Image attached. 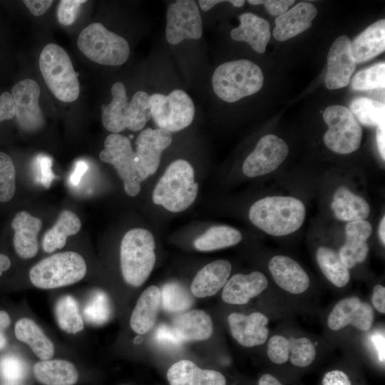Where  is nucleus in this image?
<instances>
[{
    "instance_id": "f257e3e1",
    "label": "nucleus",
    "mask_w": 385,
    "mask_h": 385,
    "mask_svg": "<svg viewBox=\"0 0 385 385\" xmlns=\"http://www.w3.org/2000/svg\"><path fill=\"white\" fill-rule=\"evenodd\" d=\"M305 216L304 203L287 196L265 197L255 202L249 211L250 222L274 236H284L297 231Z\"/></svg>"
},
{
    "instance_id": "f03ea898",
    "label": "nucleus",
    "mask_w": 385,
    "mask_h": 385,
    "mask_svg": "<svg viewBox=\"0 0 385 385\" xmlns=\"http://www.w3.org/2000/svg\"><path fill=\"white\" fill-rule=\"evenodd\" d=\"M111 92V103L102 107L103 127L112 133H118L125 129L132 131L143 129L151 118L150 95L138 91L128 101L125 87L121 82L115 83Z\"/></svg>"
},
{
    "instance_id": "7ed1b4c3",
    "label": "nucleus",
    "mask_w": 385,
    "mask_h": 385,
    "mask_svg": "<svg viewBox=\"0 0 385 385\" xmlns=\"http://www.w3.org/2000/svg\"><path fill=\"white\" fill-rule=\"evenodd\" d=\"M198 184L190 163L183 159L171 163L157 183L152 199L172 212L188 209L195 200Z\"/></svg>"
},
{
    "instance_id": "20e7f679",
    "label": "nucleus",
    "mask_w": 385,
    "mask_h": 385,
    "mask_svg": "<svg viewBox=\"0 0 385 385\" xmlns=\"http://www.w3.org/2000/svg\"><path fill=\"white\" fill-rule=\"evenodd\" d=\"M261 68L247 59L218 66L212 77V88L221 100L233 103L258 92L263 86Z\"/></svg>"
},
{
    "instance_id": "39448f33",
    "label": "nucleus",
    "mask_w": 385,
    "mask_h": 385,
    "mask_svg": "<svg viewBox=\"0 0 385 385\" xmlns=\"http://www.w3.org/2000/svg\"><path fill=\"white\" fill-rule=\"evenodd\" d=\"M155 247L154 237L146 229L134 228L124 235L120 259L122 275L128 284L138 287L148 278L155 263Z\"/></svg>"
},
{
    "instance_id": "423d86ee",
    "label": "nucleus",
    "mask_w": 385,
    "mask_h": 385,
    "mask_svg": "<svg viewBox=\"0 0 385 385\" xmlns=\"http://www.w3.org/2000/svg\"><path fill=\"white\" fill-rule=\"evenodd\" d=\"M39 68L47 87L56 98L72 102L78 98V73L62 47L53 43L46 45L40 54Z\"/></svg>"
},
{
    "instance_id": "0eeeda50",
    "label": "nucleus",
    "mask_w": 385,
    "mask_h": 385,
    "mask_svg": "<svg viewBox=\"0 0 385 385\" xmlns=\"http://www.w3.org/2000/svg\"><path fill=\"white\" fill-rule=\"evenodd\" d=\"M87 271L86 263L77 252L68 251L44 258L29 272L31 283L43 289H54L76 283Z\"/></svg>"
},
{
    "instance_id": "6e6552de",
    "label": "nucleus",
    "mask_w": 385,
    "mask_h": 385,
    "mask_svg": "<svg viewBox=\"0 0 385 385\" xmlns=\"http://www.w3.org/2000/svg\"><path fill=\"white\" fill-rule=\"evenodd\" d=\"M77 43L88 58L101 65H122L130 54L128 41L101 23L91 24L83 29Z\"/></svg>"
},
{
    "instance_id": "1a4fd4ad",
    "label": "nucleus",
    "mask_w": 385,
    "mask_h": 385,
    "mask_svg": "<svg viewBox=\"0 0 385 385\" xmlns=\"http://www.w3.org/2000/svg\"><path fill=\"white\" fill-rule=\"evenodd\" d=\"M150 111L158 128L172 133L191 124L195 115V106L185 91L175 89L168 95L158 93L150 96Z\"/></svg>"
},
{
    "instance_id": "9d476101",
    "label": "nucleus",
    "mask_w": 385,
    "mask_h": 385,
    "mask_svg": "<svg viewBox=\"0 0 385 385\" xmlns=\"http://www.w3.org/2000/svg\"><path fill=\"white\" fill-rule=\"evenodd\" d=\"M323 119L328 125L324 142L329 150L339 154H349L359 149L362 130L348 108L330 106L324 111Z\"/></svg>"
},
{
    "instance_id": "9b49d317",
    "label": "nucleus",
    "mask_w": 385,
    "mask_h": 385,
    "mask_svg": "<svg viewBox=\"0 0 385 385\" xmlns=\"http://www.w3.org/2000/svg\"><path fill=\"white\" fill-rule=\"evenodd\" d=\"M99 158L103 162L115 168L123 180L125 191L129 196L135 197L138 195L140 181L137 172L135 153L127 137L118 133L108 135Z\"/></svg>"
},
{
    "instance_id": "f8f14e48",
    "label": "nucleus",
    "mask_w": 385,
    "mask_h": 385,
    "mask_svg": "<svg viewBox=\"0 0 385 385\" xmlns=\"http://www.w3.org/2000/svg\"><path fill=\"white\" fill-rule=\"evenodd\" d=\"M165 37L177 45L185 39H199L202 34V18L195 1L178 0L168 5Z\"/></svg>"
},
{
    "instance_id": "ddd939ff",
    "label": "nucleus",
    "mask_w": 385,
    "mask_h": 385,
    "mask_svg": "<svg viewBox=\"0 0 385 385\" xmlns=\"http://www.w3.org/2000/svg\"><path fill=\"white\" fill-rule=\"evenodd\" d=\"M40 93L39 85L30 78L19 81L11 90L14 116L25 131H36L44 125V116L38 103Z\"/></svg>"
},
{
    "instance_id": "4468645a",
    "label": "nucleus",
    "mask_w": 385,
    "mask_h": 385,
    "mask_svg": "<svg viewBox=\"0 0 385 385\" xmlns=\"http://www.w3.org/2000/svg\"><path fill=\"white\" fill-rule=\"evenodd\" d=\"M172 140V133L160 128H148L140 133L135 141V153L140 183L157 171L161 154L170 145Z\"/></svg>"
},
{
    "instance_id": "2eb2a0df",
    "label": "nucleus",
    "mask_w": 385,
    "mask_h": 385,
    "mask_svg": "<svg viewBox=\"0 0 385 385\" xmlns=\"http://www.w3.org/2000/svg\"><path fill=\"white\" fill-rule=\"evenodd\" d=\"M288 153L289 147L282 139L273 134L265 135L244 161L242 171L250 178L268 174L283 163Z\"/></svg>"
},
{
    "instance_id": "dca6fc26",
    "label": "nucleus",
    "mask_w": 385,
    "mask_h": 385,
    "mask_svg": "<svg viewBox=\"0 0 385 385\" xmlns=\"http://www.w3.org/2000/svg\"><path fill=\"white\" fill-rule=\"evenodd\" d=\"M372 307L357 297H350L338 302L330 312L327 324L334 331L351 325L362 332L369 331L374 322Z\"/></svg>"
},
{
    "instance_id": "f3484780",
    "label": "nucleus",
    "mask_w": 385,
    "mask_h": 385,
    "mask_svg": "<svg viewBox=\"0 0 385 385\" xmlns=\"http://www.w3.org/2000/svg\"><path fill=\"white\" fill-rule=\"evenodd\" d=\"M327 66L324 79L327 88L332 90L346 86L356 66L348 36H340L332 43L327 56Z\"/></svg>"
},
{
    "instance_id": "a211bd4d",
    "label": "nucleus",
    "mask_w": 385,
    "mask_h": 385,
    "mask_svg": "<svg viewBox=\"0 0 385 385\" xmlns=\"http://www.w3.org/2000/svg\"><path fill=\"white\" fill-rule=\"evenodd\" d=\"M227 321L232 337L242 346L252 347L267 341L269 319L262 313L257 312L245 315L234 312L228 316Z\"/></svg>"
},
{
    "instance_id": "6ab92c4d",
    "label": "nucleus",
    "mask_w": 385,
    "mask_h": 385,
    "mask_svg": "<svg viewBox=\"0 0 385 385\" xmlns=\"http://www.w3.org/2000/svg\"><path fill=\"white\" fill-rule=\"evenodd\" d=\"M268 267L277 284L286 292L298 294L308 289L309 276L293 259L284 255H276L270 260Z\"/></svg>"
},
{
    "instance_id": "aec40b11",
    "label": "nucleus",
    "mask_w": 385,
    "mask_h": 385,
    "mask_svg": "<svg viewBox=\"0 0 385 385\" xmlns=\"http://www.w3.org/2000/svg\"><path fill=\"white\" fill-rule=\"evenodd\" d=\"M371 232L372 227L366 220L349 222L346 224V242L340 248L338 255L341 261L348 269L354 267L366 260L369 250L366 240Z\"/></svg>"
},
{
    "instance_id": "412c9836",
    "label": "nucleus",
    "mask_w": 385,
    "mask_h": 385,
    "mask_svg": "<svg viewBox=\"0 0 385 385\" xmlns=\"http://www.w3.org/2000/svg\"><path fill=\"white\" fill-rule=\"evenodd\" d=\"M264 274L255 271L249 274H236L223 287L222 300L230 304H245L261 294L267 287Z\"/></svg>"
},
{
    "instance_id": "4be33fe9",
    "label": "nucleus",
    "mask_w": 385,
    "mask_h": 385,
    "mask_svg": "<svg viewBox=\"0 0 385 385\" xmlns=\"http://www.w3.org/2000/svg\"><path fill=\"white\" fill-rule=\"evenodd\" d=\"M317 14L316 7L309 2H299L274 21V38L284 41L301 34L312 26Z\"/></svg>"
},
{
    "instance_id": "5701e85b",
    "label": "nucleus",
    "mask_w": 385,
    "mask_h": 385,
    "mask_svg": "<svg viewBox=\"0 0 385 385\" xmlns=\"http://www.w3.org/2000/svg\"><path fill=\"white\" fill-rule=\"evenodd\" d=\"M11 227L15 231L14 246L17 255L23 259L34 257L38 249L37 238L42 221L23 210L15 215Z\"/></svg>"
},
{
    "instance_id": "b1692460",
    "label": "nucleus",
    "mask_w": 385,
    "mask_h": 385,
    "mask_svg": "<svg viewBox=\"0 0 385 385\" xmlns=\"http://www.w3.org/2000/svg\"><path fill=\"white\" fill-rule=\"evenodd\" d=\"M231 270L230 262L225 260L207 264L194 277L190 287L192 294L198 298L215 294L225 285Z\"/></svg>"
},
{
    "instance_id": "393cba45",
    "label": "nucleus",
    "mask_w": 385,
    "mask_h": 385,
    "mask_svg": "<svg viewBox=\"0 0 385 385\" xmlns=\"http://www.w3.org/2000/svg\"><path fill=\"white\" fill-rule=\"evenodd\" d=\"M167 378L170 385H226L221 373L202 369L186 359L173 364L167 372Z\"/></svg>"
},
{
    "instance_id": "a878e982",
    "label": "nucleus",
    "mask_w": 385,
    "mask_h": 385,
    "mask_svg": "<svg viewBox=\"0 0 385 385\" xmlns=\"http://www.w3.org/2000/svg\"><path fill=\"white\" fill-rule=\"evenodd\" d=\"M171 327L181 342L205 340L210 337L213 331L211 317L201 309L178 314Z\"/></svg>"
},
{
    "instance_id": "bb28decb",
    "label": "nucleus",
    "mask_w": 385,
    "mask_h": 385,
    "mask_svg": "<svg viewBox=\"0 0 385 385\" xmlns=\"http://www.w3.org/2000/svg\"><path fill=\"white\" fill-rule=\"evenodd\" d=\"M239 19V26L230 32L232 38L247 42L256 52L263 53L270 38L268 21L252 13L242 14Z\"/></svg>"
},
{
    "instance_id": "cd10ccee",
    "label": "nucleus",
    "mask_w": 385,
    "mask_h": 385,
    "mask_svg": "<svg viewBox=\"0 0 385 385\" xmlns=\"http://www.w3.org/2000/svg\"><path fill=\"white\" fill-rule=\"evenodd\" d=\"M160 305V289L151 285L140 295L132 312L130 325L138 334H144L154 326Z\"/></svg>"
},
{
    "instance_id": "c85d7f7f",
    "label": "nucleus",
    "mask_w": 385,
    "mask_h": 385,
    "mask_svg": "<svg viewBox=\"0 0 385 385\" xmlns=\"http://www.w3.org/2000/svg\"><path fill=\"white\" fill-rule=\"evenodd\" d=\"M351 50L356 63L368 61L385 50V20L380 19L351 42Z\"/></svg>"
},
{
    "instance_id": "c756f323",
    "label": "nucleus",
    "mask_w": 385,
    "mask_h": 385,
    "mask_svg": "<svg viewBox=\"0 0 385 385\" xmlns=\"http://www.w3.org/2000/svg\"><path fill=\"white\" fill-rule=\"evenodd\" d=\"M331 209L338 220L349 222L364 220L370 213L368 202L345 186H340L336 190Z\"/></svg>"
},
{
    "instance_id": "7c9ffc66",
    "label": "nucleus",
    "mask_w": 385,
    "mask_h": 385,
    "mask_svg": "<svg viewBox=\"0 0 385 385\" xmlns=\"http://www.w3.org/2000/svg\"><path fill=\"white\" fill-rule=\"evenodd\" d=\"M33 371L36 380L43 385H74L78 379L75 366L66 360H41L34 364Z\"/></svg>"
},
{
    "instance_id": "2f4dec72",
    "label": "nucleus",
    "mask_w": 385,
    "mask_h": 385,
    "mask_svg": "<svg viewBox=\"0 0 385 385\" xmlns=\"http://www.w3.org/2000/svg\"><path fill=\"white\" fill-rule=\"evenodd\" d=\"M16 337L27 344L36 356L41 360L50 359L54 354V346L40 327L33 320L22 318L14 328Z\"/></svg>"
},
{
    "instance_id": "473e14b6",
    "label": "nucleus",
    "mask_w": 385,
    "mask_h": 385,
    "mask_svg": "<svg viewBox=\"0 0 385 385\" xmlns=\"http://www.w3.org/2000/svg\"><path fill=\"white\" fill-rule=\"evenodd\" d=\"M81 227L79 217L71 210H63L55 225L46 232L42 241L45 252L51 253L63 248L68 236L76 235Z\"/></svg>"
},
{
    "instance_id": "72a5a7b5",
    "label": "nucleus",
    "mask_w": 385,
    "mask_h": 385,
    "mask_svg": "<svg viewBox=\"0 0 385 385\" xmlns=\"http://www.w3.org/2000/svg\"><path fill=\"white\" fill-rule=\"evenodd\" d=\"M241 240L242 234L234 227L213 226L195 239L194 247L199 251H213L237 245Z\"/></svg>"
},
{
    "instance_id": "f704fd0d",
    "label": "nucleus",
    "mask_w": 385,
    "mask_h": 385,
    "mask_svg": "<svg viewBox=\"0 0 385 385\" xmlns=\"http://www.w3.org/2000/svg\"><path fill=\"white\" fill-rule=\"evenodd\" d=\"M316 258L325 277L337 287H343L350 279L349 269L341 261L339 255L332 249L319 247Z\"/></svg>"
},
{
    "instance_id": "c9c22d12",
    "label": "nucleus",
    "mask_w": 385,
    "mask_h": 385,
    "mask_svg": "<svg viewBox=\"0 0 385 385\" xmlns=\"http://www.w3.org/2000/svg\"><path fill=\"white\" fill-rule=\"evenodd\" d=\"M54 314L58 327L66 333L76 334L84 327L78 303L71 296H63L57 301Z\"/></svg>"
},
{
    "instance_id": "e433bc0d",
    "label": "nucleus",
    "mask_w": 385,
    "mask_h": 385,
    "mask_svg": "<svg viewBox=\"0 0 385 385\" xmlns=\"http://www.w3.org/2000/svg\"><path fill=\"white\" fill-rule=\"evenodd\" d=\"M349 108L357 121L364 125L377 126L384 122L385 105L384 102L360 97L353 100Z\"/></svg>"
},
{
    "instance_id": "4c0bfd02",
    "label": "nucleus",
    "mask_w": 385,
    "mask_h": 385,
    "mask_svg": "<svg viewBox=\"0 0 385 385\" xmlns=\"http://www.w3.org/2000/svg\"><path fill=\"white\" fill-rule=\"evenodd\" d=\"M193 299L182 286L177 283H168L160 290V304L168 312L179 313L189 309Z\"/></svg>"
},
{
    "instance_id": "58836bf2",
    "label": "nucleus",
    "mask_w": 385,
    "mask_h": 385,
    "mask_svg": "<svg viewBox=\"0 0 385 385\" xmlns=\"http://www.w3.org/2000/svg\"><path fill=\"white\" fill-rule=\"evenodd\" d=\"M385 63L381 62L356 73L351 80V87L357 91L384 88Z\"/></svg>"
},
{
    "instance_id": "ea45409f",
    "label": "nucleus",
    "mask_w": 385,
    "mask_h": 385,
    "mask_svg": "<svg viewBox=\"0 0 385 385\" xmlns=\"http://www.w3.org/2000/svg\"><path fill=\"white\" fill-rule=\"evenodd\" d=\"M289 359L291 363L299 367L310 365L316 357V349L313 342L307 337L289 339Z\"/></svg>"
},
{
    "instance_id": "a19ab883",
    "label": "nucleus",
    "mask_w": 385,
    "mask_h": 385,
    "mask_svg": "<svg viewBox=\"0 0 385 385\" xmlns=\"http://www.w3.org/2000/svg\"><path fill=\"white\" fill-rule=\"evenodd\" d=\"M83 314L87 322L93 324L106 322L111 314L107 295L101 291L93 292L84 308Z\"/></svg>"
},
{
    "instance_id": "79ce46f5",
    "label": "nucleus",
    "mask_w": 385,
    "mask_h": 385,
    "mask_svg": "<svg viewBox=\"0 0 385 385\" xmlns=\"http://www.w3.org/2000/svg\"><path fill=\"white\" fill-rule=\"evenodd\" d=\"M16 190V171L11 158L0 151V202L9 201Z\"/></svg>"
},
{
    "instance_id": "37998d69",
    "label": "nucleus",
    "mask_w": 385,
    "mask_h": 385,
    "mask_svg": "<svg viewBox=\"0 0 385 385\" xmlns=\"http://www.w3.org/2000/svg\"><path fill=\"white\" fill-rule=\"evenodd\" d=\"M0 374L8 381L17 382L25 376L26 366L17 356L7 354L0 360Z\"/></svg>"
},
{
    "instance_id": "c03bdc74",
    "label": "nucleus",
    "mask_w": 385,
    "mask_h": 385,
    "mask_svg": "<svg viewBox=\"0 0 385 385\" xmlns=\"http://www.w3.org/2000/svg\"><path fill=\"white\" fill-rule=\"evenodd\" d=\"M267 356L274 364H282L289 359V339L282 335L272 336L267 343Z\"/></svg>"
},
{
    "instance_id": "a18cd8bd",
    "label": "nucleus",
    "mask_w": 385,
    "mask_h": 385,
    "mask_svg": "<svg viewBox=\"0 0 385 385\" xmlns=\"http://www.w3.org/2000/svg\"><path fill=\"white\" fill-rule=\"evenodd\" d=\"M83 0H62L59 2L57 17L60 24L63 26L72 24L76 19L80 6L86 3Z\"/></svg>"
},
{
    "instance_id": "49530a36",
    "label": "nucleus",
    "mask_w": 385,
    "mask_h": 385,
    "mask_svg": "<svg viewBox=\"0 0 385 385\" xmlns=\"http://www.w3.org/2000/svg\"><path fill=\"white\" fill-rule=\"evenodd\" d=\"M248 3L251 4H263L267 11L272 16H280L288 11L289 6L293 3L294 0H249Z\"/></svg>"
},
{
    "instance_id": "de8ad7c7",
    "label": "nucleus",
    "mask_w": 385,
    "mask_h": 385,
    "mask_svg": "<svg viewBox=\"0 0 385 385\" xmlns=\"http://www.w3.org/2000/svg\"><path fill=\"white\" fill-rule=\"evenodd\" d=\"M38 163L40 171V181L46 188H48L54 179L52 172V160L50 157L40 155L38 157Z\"/></svg>"
},
{
    "instance_id": "09e8293b",
    "label": "nucleus",
    "mask_w": 385,
    "mask_h": 385,
    "mask_svg": "<svg viewBox=\"0 0 385 385\" xmlns=\"http://www.w3.org/2000/svg\"><path fill=\"white\" fill-rule=\"evenodd\" d=\"M14 105L11 93L4 92L0 96V122L14 117Z\"/></svg>"
},
{
    "instance_id": "8fccbe9b",
    "label": "nucleus",
    "mask_w": 385,
    "mask_h": 385,
    "mask_svg": "<svg viewBox=\"0 0 385 385\" xmlns=\"http://www.w3.org/2000/svg\"><path fill=\"white\" fill-rule=\"evenodd\" d=\"M322 385H351V383L345 372L341 370H332L324 374Z\"/></svg>"
},
{
    "instance_id": "3c124183",
    "label": "nucleus",
    "mask_w": 385,
    "mask_h": 385,
    "mask_svg": "<svg viewBox=\"0 0 385 385\" xmlns=\"http://www.w3.org/2000/svg\"><path fill=\"white\" fill-rule=\"evenodd\" d=\"M158 340L163 344L177 345L182 342L171 327L163 325L157 331Z\"/></svg>"
},
{
    "instance_id": "603ef678",
    "label": "nucleus",
    "mask_w": 385,
    "mask_h": 385,
    "mask_svg": "<svg viewBox=\"0 0 385 385\" xmlns=\"http://www.w3.org/2000/svg\"><path fill=\"white\" fill-rule=\"evenodd\" d=\"M53 1L48 0H26L24 3L31 13L36 16L43 15L51 6Z\"/></svg>"
},
{
    "instance_id": "864d4df0",
    "label": "nucleus",
    "mask_w": 385,
    "mask_h": 385,
    "mask_svg": "<svg viewBox=\"0 0 385 385\" xmlns=\"http://www.w3.org/2000/svg\"><path fill=\"white\" fill-rule=\"evenodd\" d=\"M374 307L380 313H385V287L381 284L374 287L371 297Z\"/></svg>"
},
{
    "instance_id": "5fc2aeb1",
    "label": "nucleus",
    "mask_w": 385,
    "mask_h": 385,
    "mask_svg": "<svg viewBox=\"0 0 385 385\" xmlns=\"http://www.w3.org/2000/svg\"><path fill=\"white\" fill-rule=\"evenodd\" d=\"M376 140L379 154L385 160V123L383 122L377 125L376 131Z\"/></svg>"
},
{
    "instance_id": "6e6d98bb",
    "label": "nucleus",
    "mask_w": 385,
    "mask_h": 385,
    "mask_svg": "<svg viewBox=\"0 0 385 385\" xmlns=\"http://www.w3.org/2000/svg\"><path fill=\"white\" fill-rule=\"evenodd\" d=\"M88 164L83 160L78 161L75 165V168L71 175V183L76 185L81 181V177L86 172Z\"/></svg>"
},
{
    "instance_id": "4d7b16f0",
    "label": "nucleus",
    "mask_w": 385,
    "mask_h": 385,
    "mask_svg": "<svg viewBox=\"0 0 385 385\" xmlns=\"http://www.w3.org/2000/svg\"><path fill=\"white\" fill-rule=\"evenodd\" d=\"M372 343L377 351L379 359L381 362H384V336L381 334H376L371 337Z\"/></svg>"
},
{
    "instance_id": "13d9d810",
    "label": "nucleus",
    "mask_w": 385,
    "mask_h": 385,
    "mask_svg": "<svg viewBox=\"0 0 385 385\" xmlns=\"http://www.w3.org/2000/svg\"><path fill=\"white\" fill-rule=\"evenodd\" d=\"M258 385H282L274 376L270 374L262 375L258 381Z\"/></svg>"
},
{
    "instance_id": "bf43d9fd",
    "label": "nucleus",
    "mask_w": 385,
    "mask_h": 385,
    "mask_svg": "<svg viewBox=\"0 0 385 385\" xmlns=\"http://www.w3.org/2000/svg\"><path fill=\"white\" fill-rule=\"evenodd\" d=\"M226 1L221 0H200L198 1L200 7L205 11H207L212 9L215 5L225 2Z\"/></svg>"
},
{
    "instance_id": "052dcab7",
    "label": "nucleus",
    "mask_w": 385,
    "mask_h": 385,
    "mask_svg": "<svg viewBox=\"0 0 385 385\" xmlns=\"http://www.w3.org/2000/svg\"><path fill=\"white\" fill-rule=\"evenodd\" d=\"M10 323L11 319L8 313L4 311H0V331L4 332Z\"/></svg>"
},
{
    "instance_id": "680f3d73",
    "label": "nucleus",
    "mask_w": 385,
    "mask_h": 385,
    "mask_svg": "<svg viewBox=\"0 0 385 385\" xmlns=\"http://www.w3.org/2000/svg\"><path fill=\"white\" fill-rule=\"evenodd\" d=\"M10 266V259L6 255L0 254V276L4 271L9 269Z\"/></svg>"
},
{
    "instance_id": "e2e57ef3",
    "label": "nucleus",
    "mask_w": 385,
    "mask_h": 385,
    "mask_svg": "<svg viewBox=\"0 0 385 385\" xmlns=\"http://www.w3.org/2000/svg\"><path fill=\"white\" fill-rule=\"evenodd\" d=\"M379 236L383 245H385V216H383L379 226Z\"/></svg>"
},
{
    "instance_id": "0e129e2a",
    "label": "nucleus",
    "mask_w": 385,
    "mask_h": 385,
    "mask_svg": "<svg viewBox=\"0 0 385 385\" xmlns=\"http://www.w3.org/2000/svg\"><path fill=\"white\" fill-rule=\"evenodd\" d=\"M6 342L7 340L4 334V332L2 331H0V349H2L3 348L5 347L6 344Z\"/></svg>"
},
{
    "instance_id": "69168bd1",
    "label": "nucleus",
    "mask_w": 385,
    "mask_h": 385,
    "mask_svg": "<svg viewBox=\"0 0 385 385\" xmlns=\"http://www.w3.org/2000/svg\"><path fill=\"white\" fill-rule=\"evenodd\" d=\"M228 2L231 3L234 6L241 7L244 4V0H230Z\"/></svg>"
}]
</instances>
